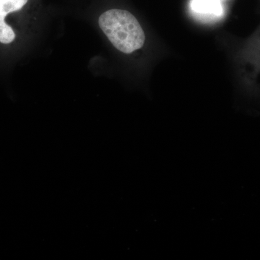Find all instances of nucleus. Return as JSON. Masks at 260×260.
<instances>
[{"label":"nucleus","instance_id":"1","mask_svg":"<svg viewBox=\"0 0 260 260\" xmlns=\"http://www.w3.org/2000/svg\"><path fill=\"white\" fill-rule=\"evenodd\" d=\"M99 25L112 45L121 52L131 54L144 46V30L129 11L107 10L99 17Z\"/></svg>","mask_w":260,"mask_h":260},{"label":"nucleus","instance_id":"2","mask_svg":"<svg viewBox=\"0 0 260 260\" xmlns=\"http://www.w3.org/2000/svg\"><path fill=\"white\" fill-rule=\"evenodd\" d=\"M239 58L246 78L254 81L260 74V25L244 43Z\"/></svg>","mask_w":260,"mask_h":260},{"label":"nucleus","instance_id":"4","mask_svg":"<svg viewBox=\"0 0 260 260\" xmlns=\"http://www.w3.org/2000/svg\"><path fill=\"white\" fill-rule=\"evenodd\" d=\"M28 0H0V43L8 44L13 42L15 34L13 28L5 23L9 13L18 11L26 5Z\"/></svg>","mask_w":260,"mask_h":260},{"label":"nucleus","instance_id":"3","mask_svg":"<svg viewBox=\"0 0 260 260\" xmlns=\"http://www.w3.org/2000/svg\"><path fill=\"white\" fill-rule=\"evenodd\" d=\"M222 0H190L189 9L195 18L203 23H214L225 14Z\"/></svg>","mask_w":260,"mask_h":260}]
</instances>
